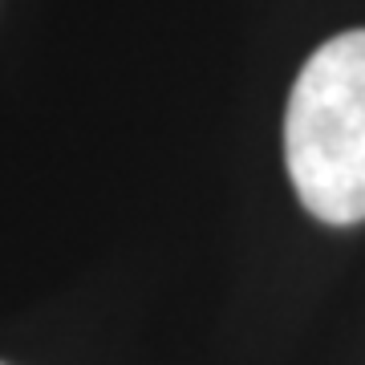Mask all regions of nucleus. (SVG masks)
<instances>
[{"label": "nucleus", "mask_w": 365, "mask_h": 365, "mask_svg": "<svg viewBox=\"0 0 365 365\" xmlns=\"http://www.w3.org/2000/svg\"><path fill=\"white\" fill-rule=\"evenodd\" d=\"M284 158L317 220H365V29L325 41L304 61L284 114Z\"/></svg>", "instance_id": "f257e3e1"}]
</instances>
